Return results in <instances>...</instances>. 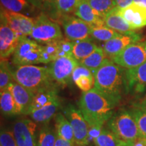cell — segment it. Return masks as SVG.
<instances>
[{
    "instance_id": "obj_16",
    "label": "cell",
    "mask_w": 146,
    "mask_h": 146,
    "mask_svg": "<svg viewBox=\"0 0 146 146\" xmlns=\"http://www.w3.org/2000/svg\"><path fill=\"white\" fill-rule=\"evenodd\" d=\"M141 39L142 36L136 32L131 34L121 35L119 36H116L105 42L103 49L107 58L112 59L129 45L141 41Z\"/></svg>"
},
{
    "instance_id": "obj_29",
    "label": "cell",
    "mask_w": 146,
    "mask_h": 146,
    "mask_svg": "<svg viewBox=\"0 0 146 146\" xmlns=\"http://www.w3.org/2000/svg\"><path fill=\"white\" fill-rule=\"evenodd\" d=\"M15 81L13 76V72L9 66L8 62L5 58H1L0 63V90L8 89L12 82Z\"/></svg>"
},
{
    "instance_id": "obj_11",
    "label": "cell",
    "mask_w": 146,
    "mask_h": 146,
    "mask_svg": "<svg viewBox=\"0 0 146 146\" xmlns=\"http://www.w3.org/2000/svg\"><path fill=\"white\" fill-rule=\"evenodd\" d=\"M12 131L18 146H36V124L33 120H17Z\"/></svg>"
},
{
    "instance_id": "obj_22",
    "label": "cell",
    "mask_w": 146,
    "mask_h": 146,
    "mask_svg": "<svg viewBox=\"0 0 146 146\" xmlns=\"http://www.w3.org/2000/svg\"><path fill=\"white\" fill-rule=\"evenodd\" d=\"M55 127L58 135L67 141L75 144L73 129L70 122L63 113L58 112L54 116Z\"/></svg>"
},
{
    "instance_id": "obj_43",
    "label": "cell",
    "mask_w": 146,
    "mask_h": 146,
    "mask_svg": "<svg viewBox=\"0 0 146 146\" xmlns=\"http://www.w3.org/2000/svg\"><path fill=\"white\" fill-rule=\"evenodd\" d=\"M132 146H146V139L139 138L137 141L133 144Z\"/></svg>"
},
{
    "instance_id": "obj_42",
    "label": "cell",
    "mask_w": 146,
    "mask_h": 146,
    "mask_svg": "<svg viewBox=\"0 0 146 146\" xmlns=\"http://www.w3.org/2000/svg\"><path fill=\"white\" fill-rule=\"evenodd\" d=\"M137 108L146 112V95L143 99L137 105Z\"/></svg>"
},
{
    "instance_id": "obj_14",
    "label": "cell",
    "mask_w": 146,
    "mask_h": 146,
    "mask_svg": "<svg viewBox=\"0 0 146 146\" xmlns=\"http://www.w3.org/2000/svg\"><path fill=\"white\" fill-rule=\"evenodd\" d=\"M8 88L15 100L18 115H29L33 101L34 93L16 81L10 83Z\"/></svg>"
},
{
    "instance_id": "obj_17",
    "label": "cell",
    "mask_w": 146,
    "mask_h": 146,
    "mask_svg": "<svg viewBox=\"0 0 146 146\" xmlns=\"http://www.w3.org/2000/svg\"><path fill=\"white\" fill-rule=\"evenodd\" d=\"M126 83L128 91L140 93L146 89V62L136 68L126 69Z\"/></svg>"
},
{
    "instance_id": "obj_31",
    "label": "cell",
    "mask_w": 146,
    "mask_h": 146,
    "mask_svg": "<svg viewBox=\"0 0 146 146\" xmlns=\"http://www.w3.org/2000/svg\"><path fill=\"white\" fill-rule=\"evenodd\" d=\"M58 40L44 45L42 50L41 63L49 64L58 58Z\"/></svg>"
},
{
    "instance_id": "obj_37",
    "label": "cell",
    "mask_w": 146,
    "mask_h": 146,
    "mask_svg": "<svg viewBox=\"0 0 146 146\" xmlns=\"http://www.w3.org/2000/svg\"><path fill=\"white\" fill-rule=\"evenodd\" d=\"M0 146H18L13 131H1Z\"/></svg>"
},
{
    "instance_id": "obj_27",
    "label": "cell",
    "mask_w": 146,
    "mask_h": 146,
    "mask_svg": "<svg viewBox=\"0 0 146 146\" xmlns=\"http://www.w3.org/2000/svg\"><path fill=\"white\" fill-rule=\"evenodd\" d=\"M57 137V131L50 127L48 124L43 125L38 135L36 146H54Z\"/></svg>"
},
{
    "instance_id": "obj_41",
    "label": "cell",
    "mask_w": 146,
    "mask_h": 146,
    "mask_svg": "<svg viewBox=\"0 0 146 146\" xmlns=\"http://www.w3.org/2000/svg\"><path fill=\"white\" fill-rule=\"evenodd\" d=\"M54 146H76V145L58 135Z\"/></svg>"
},
{
    "instance_id": "obj_23",
    "label": "cell",
    "mask_w": 146,
    "mask_h": 146,
    "mask_svg": "<svg viewBox=\"0 0 146 146\" xmlns=\"http://www.w3.org/2000/svg\"><path fill=\"white\" fill-rule=\"evenodd\" d=\"M90 38L81 41L74 42V48L72 52V57L79 62L88 57L95 50L98 48Z\"/></svg>"
},
{
    "instance_id": "obj_4",
    "label": "cell",
    "mask_w": 146,
    "mask_h": 146,
    "mask_svg": "<svg viewBox=\"0 0 146 146\" xmlns=\"http://www.w3.org/2000/svg\"><path fill=\"white\" fill-rule=\"evenodd\" d=\"M107 128L122 141L132 146L140 138L139 132L130 111L120 110L107 122Z\"/></svg>"
},
{
    "instance_id": "obj_10",
    "label": "cell",
    "mask_w": 146,
    "mask_h": 146,
    "mask_svg": "<svg viewBox=\"0 0 146 146\" xmlns=\"http://www.w3.org/2000/svg\"><path fill=\"white\" fill-rule=\"evenodd\" d=\"M66 38L71 41L89 39L93 27L81 18L74 16H63L62 21Z\"/></svg>"
},
{
    "instance_id": "obj_32",
    "label": "cell",
    "mask_w": 146,
    "mask_h": 146,
    "mask_svg": "<svg viewBox=\"0 0 146 146\" xmlns=\"http://www.w3.org/2000/svg\"><path fill=\"white\" fill-rule=\"evenodd\" d=\"M1 7L10 12L21 13L29 7L27 0H0Z\"/></svg>"
},
{
    "instance_id": "obj_7",
    "label": "cell",
    "mask_w": 146,
    "mask_h": 146,
    "mask_svg": "<svg viewBox=\"0 0 146 146\" xmlns=\"http://www.w3.org/2000/svg\"><path fill=\"white\" fill-rule=\"evenodd\" d=\"M110 60L126 69L143 64L146 62V41L131 43Z\"/></svg>"
},
{
    "instance_id": "obj_33",
    "label": "cell",
    "mask_w": 146,
    "mask_h": 146,
    "mask_svg": "<svg viewBox=\"0 0 146 146\" xmlns=\"http://www.w3.org/2000/svg\"><path fill=\"white\" fill-rule=\"evenodd\" d=\"M130 112L135 120L140 138L146 139V112L137 108L132 110Z\"/></svg>"
},
{
    "instance_id": "obj_28",
    "label": "cell",
    "mask_w": 146,
    "mask_h": 146,
    "mask_svg": "<svg viewBox=\"0 0 146 146\" xmlns=\"http://www.w3.org/2000/svg\"><path fill=\"white\" fill-rule=\"evenodd\" d=\"M94 12L105 19L108 14L115 8L113 0H87Z\"/></svg>"
},
{
    "instance_id": "obj_8",
    "label": "cell",
    "mask_w": 146,
    "mask_h": 146,
    "mask_svg": "<svg viewBox=\"0 0 146 146\" xmlns=\"http://www.w3.org/2000/svg\"><path fill=\"white\" fill-rule=\"evenodd\" d=\"M62 113L72 126L76 146H88L87 139L90 126L80 110L69 104L64 107Z\"/></svg>"
},
{
    "instance_id": "obj_45",
    "label": "cell",
    "mask_w": 146,
    "mask_h": 146,
    "mask_svg": "<svg viewBox=\"0 0 146 146\" xmlns=\"http://www.w3.org/2000/svg\"><path fill=\"white\" fill-rule=\"evenodd\" d=\"M41 2H44V3H54L56 0H39Z\"/></svg>"
},
{
    "instance_id": "obj_12",
    "label": "cell",
    "mask_w": 146,
    "mask_h": 146,
    "mask_svg": "<svg viewBox=\"0 0 146 146\" xmlns=\"http://www.w3.org/2000/svg\"><path fill=\"white\" fill-rule=\"evenodd\" d=\"M1 16L12 30L21 36H29L31 33L35 24V19L24 14L10 12L1 8Z\"/></svg>"
},
{
    "instance_id": "obj_26",
    "label": "cell",
    "mask_w": 146,
    "mask_h": 146,
    "mask_svg": "<svg viewBox=\"0 0 146 146\" xmlns=\"http://www.w3.org/2000/svg\"><path fill=\"white\" fill-rule=\"evenodd\" d=\"M95 146H129L120 140L108 128H103L94 142Z\"/></svg>"
},
{
    "instance_id": "obj_30",
    "label": "cell",
    "mask_w": 146,
    "mask_h": 146,
    "mask_svg": "<svg viewBox=\"0 0 146 146\" xmlns=\"http://www.w3.org/2000/svg\"><path fill=\"white\" fill-rule=\"evenodd\" d=\"M122 34L115 31L112 29H110L106 25L101 27H93L91 30V36L98 41H108L113 38L119 36Z\"/></svg>"
},
{
    "instance_id": "obj_21",
    "label": "cell",
    "mask_w": 146,
    "mask_h": 146,
    "mask_svg": "<svg viewBox=\"0 0 146 146\" xmlns=\"http://www.w3.org/2000/svg\"><path fill=\"white\" fill-rule=\"evenodd\" d=\"M58 94V89L56 85L40 89L35 94L29 114L35 110L41 108L47 104L60 98Z\"/></svg>"
},
{
    "instance_id": "obj_6",
    "label": "cell",
    "mask_w": 146,
    "mask_h": 146,
    "mask_svg": "<svg viewBox=\"0 0 146 146\" xmlns=\"http://www.w3.org/2000/svg\"><path fill=\"white\" fill-rule=\"evenodd\" d=\"M29 36L43 45L63 39L60 25L43 14L35 19L33 28Z\"/></svg>"
},
{
    "instance_id": "obj_13",
    "label": "cell",
    "mask_w": 146,
    "mask_h": 146,
    "mask_svg": "<svg viewBox=\"0 0 146 146\" xmlns=\"http://www.w3.org/2000/svg\"><path fill=\"white\" fill-rule=\"evenodd\" d=\"M22 36H21V35L12 30L8 26L3 17L1 16V25H0L1 58L6 59L14 54Z\"/></svg>"
},
{
    "instance_id": "obj_25",
    "label": "cell",
    "mask_w": 146,
    "mask_h": 146,
    "mask_svg": "<svg viewBox=\"0 0 146 146\" xmlns=\"http://www.w3.org/2000/svg\"><path fill=\"white\" fill-rule=\"evenodd\" d=\"M0 107L5 116H13L18 115L15 100L8 88L0 92Z\"/></svg>"
},
{
    "instance_id": "obj_36",
    "label": "cell",
    "mask_w": 146,
    "mask_h": 146,
    "mask_svg": "<svg viewBox=\"0 0 146 146\" xmlns=\"http://www.w3.org/2000/svg\"><path fill=\"white\" fill-rule=\"evenodd\" d=\"M94 75H82L74 82L76 86L83 92H87L94 87Z\"/></svg>"
},
{
    "instance_id": "obj_44",
    "label": "cell",
    "mask_w": 146,
    "mask_h": 146,
    "mask_svg": "<svg viewBox=\"0 0 146 146\" xmlns=\"http://www.w3.org/2000/svg\"><path fill=\"white\" fill-rule=\"evenodd\" d=\"M133 3L142 5L146 8V0H133Z\"/></svg>"
},
{
    "instance_id": "obj_15",
    "label": "cell",
    "mask_w": 146,
    "mask_h": 146,
    "mask_svg": "<svg viewBox=\"0 0 146 146\" xmlns=\"http://www.w3.org/2000/svg\"><path fill=\"white\" fill-rule=\"evenodd\" d=\"M118 14L129 24L133 30L143 28L146 26V8L137 3L125 8L116 7Z\"/></svg>"
},
{
    "instance_id": "obj_18",
    "label": "cell",
    "mask_w": 146,
    "mask_h": 146,
    "mask_svg": "<svg viewBox=\"0 0 146 146\" xmlns=\"http://www.w3.org/2000/svg\"><path fill=\"white\" fill-rule=\"evenodd\" d=\"M74 14L92 27L105 25L104 20L94 12L87 0H79Z\"/></svg>"
},
{
    "instance_id": "obj_5",
    "label": "cell",
    "mask_w": 146,
    "mask_h": 146,
    "mask_svg": "<svg viewBox=\"0 0 146 146\" xmlns=\"http://www.w3.org/2000/svg\"><path fill=\"white\" fill-rule=\"evenodd\" d=\"M43 45L38 42L22 36L13 54L12 62L16 66L34 65L41 63Z\"/></svg>"
},
{
    "instance_id": "obj_9",
    "label": "cell",
    "mask_w": 146,
    "mask_h": 146,
    "mask_svg": "<svg viewBox=\"0 0 146 146\" xmlns=\"http://www.w3.org/2000/svg\"><path fill=\"white\" fill-rule=\"evenodd\" d=\"M78 64V62L72 56L58 58L49 66L53 81L59 85H68L72 81V72Z\"/></svg>"
},
{
    "instance_id": "obj_20",
    "label": "cell",
    "mask_w": 146,
    "mask_h": 146,
    "mask_svg": "<svg viewBox=\"0 0 146 146\" xmlns=\"http://www.w3.org/2000/svg\"><path fill=\"white\" fill-rule=\"evenodd\" d=\"M105 25L122 35L131 34L135 32L125 20L118 14L116 7L107 14L104 19Z\"/></svg>"
},
{
    "instance_id": "obj_24",
    "label": "cell",
    "mask_w": 146,
    "mask_h": 146,
    "mask_svg": "<svg viewBox=\"0 0 146 146\" xmlns=\"http://www.w3.org/2000/svg\"><path fill=\"white\" fill-rule=\"evenodd\" d=\"M106 58V55L103 47H98L88 57L85 58L78 63L80 65L90 69L94 72V74H95V72L101 66Z\"/></svg>"
},
{
    "instance_id": "obj_35",
    "label": "cell",
    "mask_w": 146,
    "mask_h": 146,
    "mask_svg": "<svg viewBox=\"0 0 146 146\" xmlns=\"http://www.w3.org/2000/svg\"><path fill=\"white\" fill-rule=\"evenodd\" d=\"M74 42L66 39L58 40V58L72 56Z\"/></svg>"
},
{
    "instance_id": "obj_39",
    "label": "cell",
    "mask_w": 146,
    "mask_h": 146,
    "mask_svg": "<svg viewBox=\"0 0 146 146\" xmlns=\"http://www.w3.org/2000/svg\"><path fill=\"white\" fill-rule=\"evenodd\" d=\"M104 127L102 126H94V127H90L88 134V139H87V143L88 146H90L92 143H94L95 141L100 135Z\"/></svg>"
},
{
    "instance_id": "obj_3",
    "label": "cell",
    "mask_w": 146,
    "mask_h": 146,
    "mask_svg": "<svg viewBox=\"0 0 146 146\" xmlns=\"http://www.w3.org/2000/svg\"><path fill=\"white\" fill-rule=\"evenodd\" d=\"M12 72L14 81L35 94L40 89L55 85L49 67L36 65L17 66Z\"/></svg>"
},
{
    "instance_id": "obj_19",
    "label": "cell",
    "mask_w": 146,
    "mask_h": 146,
    "mask_svg": "<svg viewBox=\"0 0 146 146\" xmlns=\"http://www.w3.org/2000/svg\"><path fill=\"white\" fill-rule=\"evenodd\" d=\"M61 108V101L60 98L47 104L41 108L35 110L29 114L33 121L42 125H47Z\"/></svg>"
},
{
    "instance_id": "obj_38",
    "label": "cell",
    "mask_w": 146,
    "mask_h": 146,
    "mask_svg": "<svg viewBox=\"0 0 146 146\" xmlns=\"http://www.w3.org/2000/svg\"><path fill=\"white\" fill-rule=\"evenodd\" d=\"M82 75H94V74L90 69L78 64L73 71L72 74V81L74 83L77 80V78Z\"/></svg>"
},
{
    "instance_id": "obj_1",
    "label": "cell",
    "mask_w": 146,
    "mask_h": 146,
    "mask_svg": "<svg viewBox=\"0 0 146 146\" xmlns=\"http://www.w3.org/2000/svg\"><path fill=\"white\" fill-rule=\"evenodd\" d=\"M94 88L114 102L116 105L127 91L126 68L106 58L94 74Z\"/></svg>"
},
{
    "instance_id": "obj_34",
    "label": "cell",
    "mask_w": 146,
    "mask_h": 146,
    "mask_svg": "<svg viewBox=\"0 0 146 146\" xmlns=\"http://www.w3.org/2000/svg\"><path fill=\"white\" fill-rule=\"evenodd\" d=\"M79 0H56L54 5L60 13L67 14L74 12Z\"/></svg>"
},
{
    "instance_id": "obj_40",
    "label": "cell",
    "mask_w": 146,
    "mask_h": 146,
    "mask_svg": "<svg viewBox=\"0 0 146 146\" xmlns=\"http://www.w3.org/2000/svg\"><path fill=\"white\" fill-rule=\"evenodd\" d=\"M115 7L120 8H125L132 4L133 0H113Z\"/></svg>"
},
{
    "instance_id": "obj_2",
    "label": "cell",
    "mask_w": 146,
    "mask_h": 146,
    "mask_svg": "<svg viewBox=\"0 0 146 146\" xmlns=\"http://www.w3.org/2000/svg\"><path fill=\"white\" fill-rule=\"evenodd\" d=\"M78 106L90 127H104L114 114L116 104L96 88H93L82 94Z\"/></svg>"
}]
</instances>
